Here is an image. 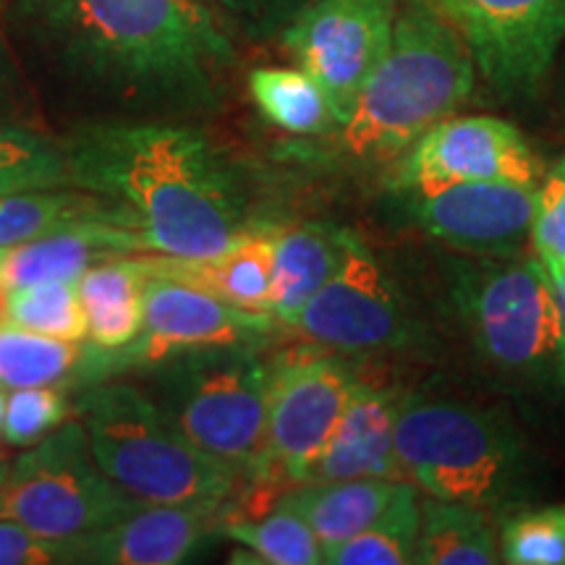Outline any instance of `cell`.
Returning a JSON list of instances; mask_svg holds the SVG:
<instances>
[{"label":"cell","mask_w":565,"mask_h":565,"mask_svg":"<svg viewBox=\"0 0 565 565\" xmlns=\"http://www.w3.org/2000/svg\"><path fill=\"white\" fill-rule=\"evenodd\" d=\"M6 6H9V0H0V13H3Z\"/></svg>","instance_id":"obj_41"},{"label":"cell","mask_w":565,"mask_h":565,"mask_svg":"<svg viewBox=\"0 0 565 565\" xmlns=\"http://www.w3.org/2000/svg\"><path fill=\"white\" fill-rule=\"evenodd\" d=\"M477 79L456 26L429 0H401L391 47L338 137L353 160L404 154L475 95Z\"/></svg>","instance_id":"obj_5"},{"label":"cell","mask_w":565,"mask_h":565,"mask_svg":"<svg viewBox=\"0 0 565 565\" xmlns=\"http://www.w3.org/2000/svg\"><path fill=\"white\" fill-rule=\"evenodd\" d=\"M414 563L419 565H494L500 557V524L487 508L461 500L422 498L419 540Z\"/></svg>","instance_id":"obj_23"},{"label":"cell","mask_w":565,"mask_h":565,"mask_svg":"<svg viewBox=\"0 0 565 565\" xmlns=\"http://www.w3.org/2000/svg\"><path fill=\"white\" fill-rule=\"evenodd\" d=\"M532 252L547 275L565 273V154L536 183Z\"/></svg>","instance_id":"obj_33"},{"label":"cell","mask_w":565,"mask_h":565,"mask_svg":"<svg viewBox=\"0 0 565 565\" xmlns=\"http://www.w3.org/2000/svg\"><path fill=\"white\" fill-rule=\"evenodd\" d=\"M395 450L404 479L422 494L494 515L532 505L545 482L540 458L511 416L475 401L404 393Z\"/></svg>","instance_id":"obj_4"},{"label":"cell","mask_w":565,"mask_h":565,"mask_svg":"<svg viewBox=\"0 0 565 565\" xmlns=\"http://www.w3.org/2000/svg\"><path fill=\"white\" fill-rule=\"evenodd\" d=\"M58 137L68 186L110 202L150 254L210 259L257 228L242 181L200 124H82Z\"/></svg>","instance_id":"obj_2"},{"label":"cell","mask_w":565,"mask_h":565,"mask_svg":"<svg viewBox=\"0 0 565 565\" xmlns=\"http://www.w3.org/2000/svg\"><path fill=\"white\" fill-rule=\"evenodd\" d=\"M92 454L113 482L145 505H228L246 484L204 454L150 393L121 380L87 385L76 401Z\"/></svg>","instance_id":"obj_6"},{"label":"cell","mask_w":565,"mask_h":565,"mask_svg":"<svg viewBox=\"0 0 565 565\" xmlns=\"http://www.w3.org/2000/svg\"><path fill=\"white\" fill-rule=\"evenodd\" d=\"M362 380L343 353L296 349L270 364L267 479L307 482Z\"/></svg>","instance_id":"obj_12"},{"label":"cell","mask_w":565,"mask_h":565,"mask_svg":"<svg viewBox=\"0 0 565 565\" xmlns=\"http://www.w3.org/2000/svg\"><path fill=\"white\" fill-rule=\"evenodd\" d=\"M87 349L82 343L58 341L6 322L0 324V387L82 383Z\"/></svg>","instance_id":"obj_26"},{"label":"cell","mask_w":565,"mask_h":565,"mask_svg":"<svg viewBox=\"0 0 565 565\" xmlns=\"http://www.w3.org/2000/svg\"><path fill=\"white\" fill-rule=\"evenodd\" d=\"M246 87L259 113L282 131L301 137L341 131L328 95L301 66H259Z\"/></svg>","instance_id":"obj_25"},{"label":"cell","mask_w":565,"mask_h":565,"mask_svg":"<svg viewBox=\"0 0 565 565\" xmlns=\"http://www.w3.org/2000/svg\"><path fill=\"white\" fill-rule=\"evenodd\" d=\"M129 254H150L137 231L113 223L76 225L0 249V282L21 288L47 280H79L92 265Z\"/></svg>","instance_id":"obj_18"},{"label":"cell","mask_w":565,"mask_h":565,"mask_svg":"<svg viewBox=\"0 0 565 565\" xmlns=\"http://www.w3.org/2000/svg\"><path fill=\"white\" fill-rule=\"evenodd\" d=\"M542 175L540 154L513 124L492 116H450L401 154L391 183L393 192L477 181L536 186Z\"/></svg>","instance_id":"obj_15"},{"label":"cell","mask_w":565,"mask_h":565,"mask_svg":"<svg viewBox=\"0 0 565 565\" xmlns=\"http://www.w3.org/2000/svg\"><path fill=\"white\" fill-rule=\"evenodd\" d=\"M9 322L30 333L58 338V341H87V317H84L76 280H47L11 288Z\"/></svg>","instance_id":"obj_30"},{"label":"cell","mask_w":565,"mask_h":565,"mask_svg":"<svg viewBox=\"0 0 565 565\" xmlns=\"http://www.w3.org/2000/svg\"><path fill=\"white\" fill-rule=\"evenodd\" d=\"M87 223H113L126 228L121 212L84 189L61 186L0 196V249Z\"/></svg>","instance_id":"obj_24"},{"label":"cell","mask_w":565,"mask_h":565,"mask_svg":"<svg viewBox=\"0 0 565 565\" xmlns=\"http://www.w3.org/2000/svg\"><path fill=\"white\" fill-rule=\"evenodd\" d=\"M500 103L536 97L565 40V0H429Z\"/></svg>","instance_id":"obj_11"},{"label":"cell","mask_w":565,"mask_h":565,"mask_svg":"<svg viewBox=\"0 0 565 565\" xmlns=\"http://www.w3.org/2000/svg\"><path fill=\"white\" fill-rule=\"evenodd\" d=\"M9 291L11 288H6L3 282H0V324L9 322Z\"/></svg>","instance_id":"obj_38"},{"label":"cell","mask_w":565,"mask_h":565,"mask_svg":"<svg viewBox=\"0 0 565 565\" xmlns=\"http://www.w3.org/2000/svg\"><path fill=\"white\" fill-rule=\"evenodd\" d=\"M68 414L71 401L61 385L17 387L6 401L3 440L13 448H30L66 424Z\"/></svg>","instance_id":"obj_32"},{"label":"cell","mask_w":565,"mask_h":565,"mask_svg":"<svg viewBox=\"0 0 565 565\" xmlns=\"http://www.w3.org/2000/svg\"><path fill=\"white\" fill-rule=\"evenodd\" d=\"M6 401H9V395H6L3 387H0V437H3V422H6Z\"/></svg>","instance_id":"obj_40"},{"label":"cell","mask_w":565,"mask_h":565,"mask_svg":"<svg viewBox=\"0 0 565 565\" xmlns=\"http://www.w3.org/2000/svg\"><path fill=\"white\" fill-rule=\"evenodd\" d=\"M228 30L252 42L280 40L315 0H210Z\"/></svg>","instance_id":"obj_34"},{"label":"cell","mask_w":565,"mask_h":565,"mask_svg":"<svg viewBox=\"0 0 565 565\" xmlns=\"http://www.w3.org/2000/svg\"><path fill=\"white\" fill-rule=\"evenodd\" d=\"M288 328L343 356H404L429 349V328L416 303L356 233L338 273Z\"/></svg>","instance_id":"obj_9"},{"label":"cell","mask_w":565,"mask_h":565,"mask_svg":"<svg viewBox=\"0 0 565 565\" xmlns=\"http://www.w3.org/2000/svg\"><path fill=\"white\" fill-rule=\"evenodd\" d=\"M141 505L100 469L82 422L61 424L30 445L0 484V519L51 540L92 534Z\"/></svg>","instance_id":"obj_8"},{"label":"cell","mask_w":565,"mask_h":565,"mask_svg":"<svg viewBox=\"0 0 565 565\" xmlns=\"http://www.w3.org/2000/svg\"><path fill=\"white\" fill-rule=\"evenodd\" d=\"M404 482L406 479L374 477L317 479L294 484L278 503L299 513L328 550L370 529L387 511Z\"/></svg>","instance_id":"obj_21"},{"label":"cell","mask_w":565,"mask_h":565,"mask_svg":"<svg viewBox=\"0 0 565 565\" xmlns=\"http://www.w3.org/2000/svg\"><path fill=\"white\" fill-rule=\"evenodd\" d=\"M445 312L477 366L508 393L565 412V320L545 265L526 254H440Z\"/></svg>","instance_id":"obj_3"},{"label":"cell","mask_w":565,"mask_h":565,"mask_svg":"<svg viewBox=\"0 0 565 565\" xmlns=\"http://www.w3.org/2000/svg\"><path fill=\"white\" fill-rule=\"evenodd\" d=\"M536 186L521 183H450L398 189L401 217L448 252L487 259L526 257L532 249Z\"/></svg>","instance_id":"obj_14"},{"label":"cell","mask_w":565,"mask_h":565,"mask_svg":"<svg viewBox=\"0 0 565 565\" xmlns=\"http://www.w3.org/2000/svg\"><path fill=\"white\" fill-rule=\"evenodd\" d=\"M147 280H150V270L141 263L139 254L92 265L76 280L84 317H87V343L92 349L118 351L141 333Z\"/></svg>","instance_id":"obj_22"},{"label":"cell","mask_w":565,"mask_h":565,"mask_svg":"<svg viewBox=\"0 0 565 565\" xmlns=\"http://www.w3.org/2000/svg\"><path fill=\"white\" fill-rule=\"evenodd\" d=\"M139 257L154 275H171L192 282L246 312L273 315L275 228L257 225L231 249L210 259H179L162 254H139Z\"/></svg>","instance_id":"obj_19"},{"label":"cell","mask_w":565,"mask_h":565,"mask_svg":"<svg viewBox=\"0 0 565 565\" xmlns=\"http://www.w3.org/2000/svg\"><path fill=\"white\" fill-rule=\"evenodd\" d=\"M9 42L55 134L82 124H202L238 66L210 0H9Z\"/></svg>","instance_id":"obj_1"},{"label":"cell","mask_w":565,"mask_h":565,"mask_svg":"<svg viewBox=\"0 0 565 565\" xmlns=\"http://www.w3.org/2000/svg\"><path fill=\"white\" fill-rule=\"evenodd\" d=\"M278 324L273 315L246 312L192 282L150 273L141 333L118 351H97L87 345L82 385L103 383L105 377H113L129 366H154L175 353L212 349V345L263 349L278 333Z\"/></svg>","instance_id":"obj_10"},{"label":"cell","mask_w":565,"mask_h":565,"mask_svg":"<svg viewBox=\"0 0 565 565\" xmlns=\"http://www.w3.org/2000/svg\"><path fill=\"white\" fill-rule=\"evenodd\" d=\"M401 398L404 393L398 387L359 383L307 482L356 477L404 479L395 450Z\"/></svg>","instance_id":"obj_17"},{"label":"cell","mask_w":565,"mask_h":565,"mask_svg":"<svg viewBox=\"0 0 565 565\" xmlns=\"http://www.w3.org/2000/svg\"><path fill=\"white\" fill-rule=\"evenodd\" d=\"M150 393L204 454L246 484L267 479L270 364L257 345H212L150 366Z\"/></svg>","instance_id":"obj_7"},{"label":"cell","mask_w":565,"mask_h":565,"mask_svg":"<svg viewBox=\"0 0 565 565\" xmlns=\"http://www.w3.org/2000/svg\"><path fill=\"white\" fill-rule=\"evenodd\" d=\"M71 540H51L11 519H0V565H68Z\"/></svg>","instance_id":"obj_36"},{"label":"cell","mask_w":565,"mask_h":565,"mask_svg":"<svg viewBox=\"0 0 565 565\" xmlns=\"http://www.w3.org/2000/svg\"><path fill=\"white\" fill-rule=\"evenodd\" d=\"M353 231L333 223H307L275 228L273 317L291 324L309 299L328 286L343 265Z\"/></svg>","instance_id":"obj_20"},{"label":"cell","mask_w":565,"mask_h":565,"mask_svg":"<svg viewBox=\"0 0 565 565\" xmlns=\"http://www.w3.org/2000/svg\"><path fill=\"white\" fill-rule=\"evenodd\" d=\"M508 565H565V505H521L500 521Z\"/></svg>","instance_id":"obj_31"},{"label":"cell","mask_w":565,"mask_h":565,"mask_svg":"<svg viewBox=\"0 0 565 565\" xmlns=\"http://www.w3.org/2000/svg\"><path fill=\"white\" fill-rule=\"evenodd\" d=\"M0 126H24V129H47L45 113L34 95L24 68L13 53L9 34L0 24Z\"/></svg>","instance_id":"obj_35"},{"label":"cell","mask_w":565,"mask_h":565,"mask_svg":"<svg viewBox=\"0 0 565 565\" xmlns=\"http://www.w3.org/2000/svg\"><path fill=\"white\" fill-rule=\"evenodd\" d=\"M422 521V492L401 484L387 511L364 532L324 550L328 565H406L414 563Z\"/></svg>","instance_id":"obj_27"},{"label":"cell","mask_w":565,"mask_h":565,"mask_svg":"<svg viewBox=\"0 0 565 565\" xmlns=\"http://www.w3.org/2000/svg\"><path fill=\"white\" fill-rule=\"evenodd\" d=\"M398 9L401 0H315L282 32V47L320 84L341 129L391 47Z\"/></svg>","instance_id":"obj_13"},{"label":"cell","mask_w":565,"mask_h":565,"mask_svg":"<svg viewBox=\"0 0 565 565\" xmlns=\"http://www.w3.org/2000/svg\"><path fill=\"white\" fill-rule=\"evenodd\" d=\"M550 280H553L557 303H561V312H563V320H565V273H561V275H550Z\"/></svg>","instance_id":"obj_37"},{"label":"cell","mask_w":565,"mask_h":565,"mask_svg":"<svg viewBox=\"0 0 565 565\" xmlns=\"http://www.w3.org/2000/svg\"><path fill=\"white\" fill-rule=\"evenodd\" d=\"M225 536L246 547L252 563L270 565H320L324 563V547L315 529L294 513L291 508L275 505L259 521H223Z\"/></svg>","instance_id":"obj_29"},{"label":"cell","mask_w":565,"mask_h":565,"mask_svg":"<svg viewBox=\"0 0 565 565\" xmlns=\"http://www.w3.org/2000/svg\"><path fill=\"white\" fill-rule=\"evenodd\" d=\"M11 463H13V458L9 454H3V450H0V484H3L6 477H9Z\"/></svg>","instance_id":"obj_39"},{"label":"cell","mask_w":565,"mask_h":565,"mask_svg":"<svg viewBox=\"0 0 565 565\" xmlns=\"http://www.w3.org/2000/svg\"><path fill=\"white\" fill-rule=\"evenodd\" d=\"M228 505H141L116 524L71 540L74 563L84 565H175L200 553L223 529Z\"/></svg>","instance_id":"obj_16"},{"label":"cell","mask_w":565,"mask_h":565,"mask_svg":"<svg viewBox=\"0 0 565 565\" xmlns=\"http://www.w3.org/2000/svg\"><path fill=\"white\" fill-rule=\"evenodd\" d=\"M61 186H68V168L58 134L0 126V196Z\"/></svg>","instance_id":"obj_28"}]
</instances>
